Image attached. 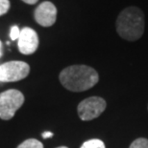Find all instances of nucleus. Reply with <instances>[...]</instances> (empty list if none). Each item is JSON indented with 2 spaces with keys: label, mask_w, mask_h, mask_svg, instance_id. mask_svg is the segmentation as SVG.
Segmentation results:
<instances>
[{
  "label": "nucleus",
  "mask_w": 148,
  "mask_h": 148,
  "mask_svg": "<svg viewBox=\"0 0 148 148\" xmlns=\"http://www.w3.org/2000/svg\"><path fill=\"white\" fill-rule=\"evenodd\" d=\"M60 82L71 92H83L93 87L99 80L98 73L87 65H71L59 75Z\"/></svg>",
  "instance_id": "f257e3e1"
},
{
  "label": "nucleus",
  "mask_w": 148,
  "mask_h": 148,
  "mask_svg": "<svg viewBox=\"0 0 148 148\" xmlns=\"http://www.w3.org/2000/svg\"><path fill=\"white\" fill-rule=\"evenodd\" d=\"M144 14L140 8L131 6L119 12L115 22L118 36L128 41H137L144 33Z\"/></svg>",
  "instance_id": "f03ea898"
},
{
  "label": "nucleus",
  "mask_w": 148,
  "mask_h": 148,
  "mask_svg": "<svg viewBox=\"0 0 148 148\" xmlns=\"http://www.w3.org/2000/svg\"><path fill=\"white\" fill-rule=\"evenodd\" d=\"M24 103L23 94L18 90L10 89L0 93V119L9 121Z\"/></svg>",
  "instance_id": "7ed1b4c3"
},
{
  "label": "nucleus",
  "mask_w": 148,
  "mask_h": 148,
  "mask_svg": "<svg viewBox=\"0 0 148 148\" xmlns=\"http://www.w3.org/2000/svg\"><path fill=\"white\" fill-rule=\"evenodd\" d=\"M30 73V66L24 61H9L0 65V81L15 82L27 77Z\"/></svg>",
  "instance_id": "20e7f679"
},
{
  "label": "nucleus",
  "mask_w": 148,
  "mask_h": 148,
  "mask_svg": "<svg viewBox=\"0 0 148 148\" xmlns=\"http://www.w3.org/2000/svg\"><path fill=\"white\" fill-rule=\"evenodd\" d=\"M107 103L100 97H90L82 100L77 107V113L82 121H88L94 119L105 111Z\"/></svg>",
  "instance_id": "39448f33"
},
{
  "label": "nucleus",
  "mask_w": 148,
  "mask_h": 148,
  "mask_svg": "<svg viewBox=\"0 0 148 148\" xmlns=\"http://www.w3.org/2000/svg\"><path fill=\"white\" fill-rule=\"evenodd\" d=\"M34 17L40 26L51 27L57 20V8L52 2L43 1L36 8Z\"/></svg>",
  "instance_id": "423d86ee"
},
{
  "label": "nucleus",
  "mask_w": 148,
  "mask_h": 148,
  "mask_svg": "<svg viewBox=\"0 0 148 148\" xmlns=\"http://www.w3.org/2000/svg\"><path fill=\"white\" fill-rule=\"evenodd\" d=\"M39 44V36L36 31L29 27H24L22 30H20L19 37L17 39V46L22 55H32L37 51Z\"/></svg>",
  "instance_id": "0eeeda50"
},
{
  "label": "nucleus",
  "mask_w": 148,
  "mask_h": 148,
  "mask_svg": "<svg viewBox=\"0 0 148 148\" xmlns=\"http://www.w3.org/2000/svg\"><path fill=\"white\" fill-rule=\"evenodd\" d=\"M17 148H43V144L36 138H28L22 143H20Z\"/></svg>",
  "instance_id": "6e6552de"
},
{
  "label": "nucleus",
  "mask_w": 148,
  "mask_h": 148,
  "mask_svg": "<svg viewBox=\"0 0 148 148\" xmlns=\"http://www.w3.org/2000/svg\"><path fill=\"white\" fill-rule=\"evenodd\" d=\"M80 148H106V147L102 140H97V138H93V140L85 141Z\"/></svg>",
  "instance_id": "1a4fd4ad"
},
{
  "label": "nucleus",
  "mask_w": 148,
  "mask_h": 148,
  "mask_svg": "<svg viewBox=\"0 0 148 148\" xmlns=\"http://www.w3.org/2000/svg\"><path fill=\"white\" fill-rule=\"evenodd\" d=\"M129 148H148V140L144 138H140L135 140Z\"/></svg>",
  "instance_id": "9d476101"
},
{
  "label": "nucleus",
  "mask_w": 148,
  "mask_h": 148,
  "mask_svg": "<svg viewBox=\"0 0 148 148\" xmlns=\"http://www.w3.org/2000/svg\"><path fill=\"white\" fill-rule=\"evenodd\" d=\"M11 8L10 0H0V16L6 14Z\"/></svg>",
  "instance_id": "9b49d317"
},
{
  "label": "nucleus",
  "mask_w": 148,
  "mask_h": 148,
  "mask_svg": "<svg viewBox=\"0 0 148 148\" xmlns=\"http://www.w3.org/2000/svg\"><path fill=\"white\" fill-rule=\"evenodd\" d=\"M20 34V30L17 26H13L11 28V32H10V37L12 40H17Z\"/></svg>",
  "instance_id": "f8f14e48"
},
{
  "label": "nucleus",
  "mask_w": 148,
  "mask_h": 148,
  "mask_svg": "<svg viewBox=\"0 0 148 148\" xmlns=\"http://www.w3.org/2000/svg\"><path fill=\"white\" fill-rule=\"evenodd\" d=\"M42 136L43 138H49L53 137V133H52V132H44Z\"/></svg>",
  "instance_id": "ddd939ff"
},
{
  "label": "nucleus",
  "mask_w": 148,
  "mask_h": 148,
  "mask_svg": "<svg viewBox=\"0 0 148 148\" xmlns=\"http://www.w3.org/2000/svg\"><path fill=\"white\" fill-rule=\"evenodd\" d=\"M22 2L26 3V4H29V5H34L36 3L39 2V0H21Z\"/></svg>",
  "instance_id": "4468645a"
},
{
  "label": "nucleus",
  "mask_w": 148,
  "mask_h": 148,
  "mask_svg": "<svg viewBox=\"0 0 148 148\" xmlns=\"http://www.w3.org/2000/svg\"><path fill=\"white\" fill-rule=\"evenodd\" d=\"M1 56H2V43L0 41V58H1Z\"/></svg>",
  "instance_id": "2eb2a0df"
},
{
  "label": "nucleus",
  "mask_w": 148,
  "mask_h": 148,
  "mask_svg": "<svg viewBox=\"0 0 148 148\" xmlns=\"http://www.w3.org/2000/svg\"><path fill=\"white\" fill-rule=\"evenodd\" d=\"M57 148H68L67 146H60V147H57Z\"/></svg>",
  "instance_id": "dca6fc26"
}]
</instances>
